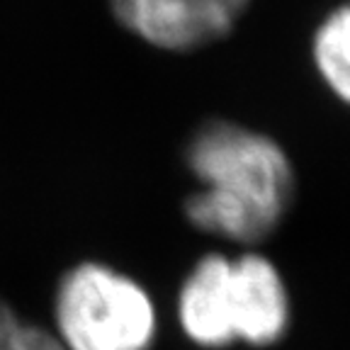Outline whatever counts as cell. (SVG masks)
Masks as SVG:
<instances>
[{
    "label": "cell",
    "instance_id": "cell-2",
    "mask_svg": "<svg viewBox=\"0 0 350 350\" xmlns=\"http://www.w3.org/2000/svg\"><path fill=\"white\" fill-rule=\"evenodd\" d=\"M54 319L64 350H151L159 334L146 287L103 262H83L64 275Z\"/></svg>",
    "mask_w": 350,
    "mask_h": 350
},
{
    "label": "cell",
    "instance_id": "cell-7",
    "mask_svg": "<svg viewBox=\"0 0 350 350\" xmlns=\"http://www.w3.org/2000/svg\"><path fill=\"white\" fill-rule=\"evenodd\" d=\"M0 350H64L54 334L25 323L10 306L0 304Z\"/></svg>",
    "mask_w": 350,
    "mask_h": 350
},
{
    "label": "cell",
    "instance_id": "cell-5",
    "mask_svg": "<svg viewBox=\"0 0 350 350\" xmlns=\"http://www.w3.org/2000/svg\"><path fill=\"white\" fill-rule=\"evenodd\" d=\"M178 323L197 348L224 350L236 345L231 256L207 253L192 265L178 292Z\"/></svg>",
    "mask_w": 350,
    "mask_h": 350
},
{
    "label": "cell",
    "instance_id": "cell-4",
    "mask_svg": "<svg viewBox=\"0 0 350 350\" xmlns=\"http://www.w3.org/2000/svg\"><path fill=\"white\" fill-rule=\"evenodd\" d=\"M231 309L239 345L273 348L292 326V295L278 262L256 248L231 256Z\"/></svg>",
    "mask_w": 350,
    "mask_h": 350
},
{
    "label": "cell",
    "instance_id": "cell-6",
    "mask_svg": "<svg viewBox=\"0 0 350 350\" xmlns=\"http://www.w3.org/2000/svg\"><path fill=\"white\" fill-rule=\"evenodd\" d=\"M314 61L328 88L350 105V3L336 8L319 27Z\"/></svg>",
    "mask_w": 350,
    "mask_h": 350
},
{
    "label": "cell",
    "instance_id": "cell-1",
    "mask_svg": "<svg viewBox=\"0 0 350 350\" xmlns=\"http://www.w3.org/2000/svg\"><path fill=\"white\" fill-rule=\"evenodd\" d=\"M187 165L202 185L187 197V221L239 246L268 239L295 197V170L282 146L231 122H209L197 131Z\"/></svg>",
    "mask_w": 350,
    "mask_h": 350
},
{
    "label": "cell",
    "instance_id": "cell-3",
    "mask_svg": "<svg viewBox=\"0 0 350 350\" xmlns=\"http://www.w3.org/2000/svg\"><path fill=\"white\" fill-rule=\"evenodd\" d=\"M122 27L165 51H190L226 37L251 0H107Z\"/></svg>",
    "mask_w": 350,
    "mask_h": 350
}]
</instances>
